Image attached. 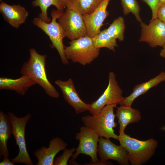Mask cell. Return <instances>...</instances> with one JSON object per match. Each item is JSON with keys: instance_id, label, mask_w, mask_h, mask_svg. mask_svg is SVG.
I'll list each match as a JSON object with an SVG mask.
<instances>
[{"instance_id": "obj_20", "label": "cell", "mask_w": 165, "mask_h": 165, "mask_svg": "<svg viewBox=\"0 0 165 165\" xmlns=\"http://www.w3.org/2000/svg\"><path fill=\"white\" fill-rule=\"evenodd\" d=\"M103 0H65L67 8L74 10L82 15L90 14Z\"/></svg>"}, {"instance_id": "obj_6", "label": "cell", "mask_w": 165, "mask_h": 165, "mask_svg": "<svg viewBox=\"0 0 165 165\" xmlns=\"http://www.w3.org/2000/svg\"><path fill=\"white\" fill-rule=\"evenodd\" d=\"M100 136L94 131L86 127H80V131L76 133L75 138L79 141L75 152L72 160L74 161L80 154L88 156L91 158V165H112L109 162H104L98 160L97 156L98 144Z\"/></svg>"}, {"instance_id": "obj_30", "label": "cell", "mask_w": 165, "mask_h": 165, "mask_svg": "<svg viewBox=\"0 0 165 165\" xmlns=\"http://www.w3.org/2000/svg\"><path fill=\"white\" fill-rule=\"evenodd\" d=\"M160 5L165 4V0H159Z\"/></svg>"}, {"instance_id": "obj_10", "label": "cell", "mask_w": 165, "mask_h": 165, "mask_svg": "<svg viewBox=\"0 0 165 165\" xmlns=\"http://www.w3.org/2000/svg\"><path fill=\"white\" fill-rule=\"evenodd\" d=\"M141 32L139 41L148 43L152 48L163 47L165 43V23L156 18L148 24L140 23Z\"/></svg>"}, {"instance_id": "obj_8", "label": "cell", "mask_w": 165, "mask_h": 165, "mask_svg": "<svg viewBox=\"0 0 165 165\" xmlns=\"http://www.w3.org/2000/svg\"><path fill=\"white\" fill-rule=\"evenodd\" d=\"M107 87L102 94L96 101L89 104L88 111L92 115L99 113L107 105L120 104L124 99L123 91L119 86L114 72L108 74Z\"/></svg>"}, {"instance_id": "obj_11", "label": "cell", "mask_w": 165, "mask_h": 165, "mask_svg": "<svg viewBox=\"0 0 165 165\" xmlns=\"http://www.w3.org/2000/svg\"><path fill=\"white\" fill-rule=\"evenodd\" d=\"M98 153L100 160L106 162L109 160L117 161L121 165H128L129 161L128 152L121 145L113 143L109 138L100 137L98 145Z\"/></svg>"}, {"instance_id": "obj_29", "label": "cell", "mask_w": 165, "mask_h": 165, "mask_svg": "<svg viewBox=\"0 0 165 165\" xmlns=\"http://www.w3.org/2000/svg\"><path fill=\"white\" fill-rule=\"evenodd\" d=\"M163 49L161 50L160 53V55L162 57L165 59V43L163 46Z\"/></svg>"}, {"instance_id": "obj_3", "label": "cell", "mask_w": 165, "mask_h": 165, "mask_svg": "<svg viewBox=\"0 0 165 165\" xmlns=\"http://www.w3.org/2000/svg\"><path fill=\"white\" fill-rule=\"evenodd\" d=\"M116 105H106L99 113L82 117L81 120L85 126L94 131L100 137L118 141L119 136L115 134L114 130L117 125L115 121L116 115L114 113V108Z\"/></svg>"}, {"instance_id": "obj_15", "label": "cell", "mask_w": 165, "mask_h": 165, "mask_svg": "<svg viewBox=\"0 0 165 165\" xmlns=\"http://www.w3.org/2000/svg\"><path fill=\"white\" fill-rule=\"evenodd\" d=\"M0 12L5 20L16 28L25 22L29 15L24 7L19 5H10L3 2L0 4Z\"/></svg>"}, {"instance_id": "obj_12", "label": "cell", "mask_w": 165, "mask_h": 165, "mask_svg": "<svg viewBox=\"0 0 165 165\" xmlns=\"http://www.w3.org/2000/svg\"><path fill=\"white\" fill-rule=\"evenodd\" d=\"M110 0H103L90 14L82 15L87 30V35L92 38L101 31L100 29L108 15L107 8Z\"/></svg>"}, {"instance_id": "obj_1", "label": "cell", "mask_w": 165, "mask_h": 165, "mask_svg": "<svg viewBox=\"0 0 165 165\" xmlns=\"http://www.w3.org/2000/svg\"><path fill=\"white\" fill-rule=\"evenodd\" d=\"M29 52L30 57L22 65L20 71L21 74L28 76L34 80L49 96L58 98L59 94L49 81L46 75V55L39 54L33 48H31Z\"/></svg>"}, {"instance_id": "obj_17", "label": "cell", "mask_w": 165, "mask_h": 165, "mask_svg": "<svg viewBox=\"0 0 165 165\" xmlns=\"http://www.w3.org/2000/svg\"><path fill=\"white\" fill-rule=\"evenodd\" d=\"M163 81H165V72L162 71L148 81L135 86L133 90V92L128 96L124 97L120 104V105L131 106L133 102L137 98Z\"/></svg>"}, {"instance_id": "obj_7", "label": "cell", "mask_w": 165, "mask_h": 165, "mask_svg": "<svg viewBox=\"0 0 165 165\" xmlns=\"http://www.w3.org/2000/svg\"><path fill=\"white\" fill-rule=\"evenodd\" d=\"M9 118L12 127V134L19 152L17 156L11 159L14 163H22L27 165H33V163L27 150L25 139V130L27 123L31 119V115L28 114L24 117H18L13 113L9 112Z\"/></svg>"}, {"instance_id": "obj_19", "label": "cell", "mask_w": 165, "mask_h": 165, "mask_svg": "<svg viewBox=\"0 0 165 165\" xmlns=\"http://www.w3.org/2000/svg\"><path fill=\"white\" fill-rule=\"evenodd\" d=\"M12 134V127L8 115L0 112V156L8 157L7 142Z\"/></svg>"}, {"instance_id": "obj_14", "label": "cell", "mask_w": 165, "mask_h": 165, "mask_svg": "<svg viewBox=\"0 0 165 165\" xmlns=\"http://www.w3.org/2000/svg\"><path fill=\"white\" fill-rule=\"evenodd\" d=\"M67 144L62 139L56 137L51 140L48 148L42 146L34 153L38 159L36 165H53L55 157L61 151L64 150Z\"/></svg>"}, {"instance_id": "obj_32", "label": "cell", "mask_w": 165, "mask_h": 165, "mask_svg": "<svg viewBox=\"0 0 165 165\" xmlns=\"http://www.w3.org/2000/svg\"></svg>"}, {"instance_id": "obj_2", "label": "cell", "mask_w": 165, "mask_h": 165, "mask_svg": "<svg viewBox=\"0 0 165 165\" xmlns=\"http://www.w3.org/2000/svg\"><path fill=\"white\" fill-rule=\"evenodd\" d=\"M119 136L120 145L127 150L129 161L131 165L145 163L154 155L158 146V141L153 138L142 141L125 133Z\"/></svg>"}, {"instance_id": "obj_26", "label": "cell", "mask_w": 165, "mask_h": 165, "mask_svg": "<svg viewBox=\"0 0 165 165\" xmlns=\"http://www.w3.org/2000/svg\"><path fill=\"white\" fill-rule=\"evenodd\" d=\"M147 4L150 8L152 12L151 20L157 18V12L160 5L159 0H142Z\"/></svg>"}, {"instance_id": "obj_24", "label": "cell", "mask_w": 165, "mask_h": 165, "mask_svg": "<svg viewBox=\"0 0 165 165\" xmlns=\"http://www.w3.org/2000/svg\"><path fill=\"white\" fill-rule=\"evenodd\" d=\"M124 15H127L132 13L135 16L137 20L140 23L142 20L140 16V8L136 0H121Z\"/></svg>"}, {"instance_id": "obj_9", "label": "cell", "mask_w": 165, "mask_h": 165, "mask_svg": "<svg viewBox=\"0 0 165 165\" xmlns=\"http://www.w3.org/2000/svg\"><path fill=\"white\" fill-rule=\"evenodd\" d=\"M66 37L71 41L87 35L86 27L82 15L71 9L67 8L58 19Z\"/></svg>"}, {"instance_id": "obj_16", "label": "cell", "mask_w": 165, "mask_h": 165, "mask_svg": "<svg viewBox=\"0 0 165 165\" xmlns=\"http://www.w3.org/2000/svg\"><path fill=\"white\" fill-rule=\"evenodd\" d=\"M37 84L34 80L25 75L19 78L12 79L7 77L0 78V89L15 91L19 94L24 95L29 88Z\"/></svg>"}, {"instance_id": "obj_22", "label": "cell", "mask_w": 165, "mask_h": 165, "mask_svg": "<svg viewBox=\"0 0 165 165\" xmlns=\"http://www.w3.org/2000/svg\"><path fill=\"white\" fill-rule=\"evenodd\" d=\"M92 39L94 46L97 48H106L115 52V47H118L116 39L109 35L106 29L101 31Z\"/></svg>"}, {"instance_id": "obj_25", "label": "cell", "mask_w": 165, "mask_h": 165, "mask_svg": "<svg viewBox=\"0 0 165 165\" xmlns=\"http://www.w3.org/2000/svg\"><path fill=\"white\" fill-rule=\"evenodd\" d=\"M76 149L72 148L70 149L65 148L63 154L58 157H56L54 161V165H67L68 161L71 156L73 155Z\"/></svg>"}, {"instance_id": "obj_13", "label": "cell", "mask_w": 165, "mask_h": 165, "mask_svg": "<svg viewBox=\"0 0 165 165\" xmlns=\"http://www.w3.org/2000/svg\"><path fill=\"white\" fill-rule=\"evenodd\" d=\"M55 83L60 89L65 100L74 108L76 114L88 110L89 104L81 99L71 79L65 81L57 79L55 81Z\"/></svg>"}, {"instance_id": "obj_27", "label": "cell", "mask_w": 165, "mask_h": 165, "mask_svg": "<svg viewBox=\"0 0 165 165\" xmlns=\"http://www.w3.org/2000/svg\"><path fill=\"white\" fill-rule=\"evenodd\" d=\"M157 18L165 23V5L160 4L159 7L157 15Z\"/></svg>"}, {"instance_id": "obj_4", "label": "cell", "mask_w": 165, "mask_h": 165, "mask_svg": "<svg viewBox=\"0 0 165 165\" xmlns=\"http://www.w3.org/2000/svg\"><path fill=\"white\" fill-rule=\"evenodd\" d=\"M65 46L64 53L67 59L83 66L91 63L97 57L100 49L94 46L92 38L87 35L71 41Z\"/></svg>"}, {"instance_id": "obj_28", "label": "cell", "mask_w": 165, "mask_h": 165, "mask_svg": "<svg viewBox=\"0 0 165 165\" xmlns=\"http://www.w3.org/2000/svg\"><path fill=\"white\" fill-rule=\"evenodd\" d=\"M14 163L10 161L8 157H3V160L0 163V165H14Z\"/></svg>"}, {"instance_id": "obj_18", "label": "cell", "mask_w": 165, "mask_h": 165, "mask_svg": "<svg viewBox=\"0 0 165 165\" xmlns=\"http://www.w3.org/2000/svg\"><path fill=\"white\" fill-rule=\"evenodd\" d=\"M116 115L119 125V135L125 133V128L129 124L137 123L141 119L140 111L131 106L120 105L117 108Z\"/></svg>"}, {"instance_id": "obj_21", "label": "cell", "mask_w": 165, "mask_h": 165, "mask_svg": "<svg viewBox=\"0 0 165 165\" xmlns=\"http://www.w3.org/2000/svg\"><path fill=\"white\" fill-rule=\"evenodd\" d=\"M31 3L33 7L40 8L41 12L39 14L38 17L48 23L51 20L47 15V11L49 7L53 6L57 10L61 11L66 7L65 0H35Z\"/></svg>"}, {"instance_id": "obj_5", "label": "cell", "mask_w": 165, "mask_h": 165, "mask_svg": "<svg viewBox=\"0 0 165 165\" xmlns=\"http://www.w3.org/2000/svg\"><path fill=\"white\" fill-rule=\"evenodd\" d=\"M63 11L58 10H53L51 12L52 19L50 23H46L40 18L36 17L33 19V24L40 29L49 37L51 42L52 46L58 51L62 63L68 64V60L66 58L65 53L63 39L66 37L64 31L57 20L62 14Z\"/></svg>"}, {"instance_id": "obj_31", "label": "cell", "mask_w": 165, "mask_h": 165, "mask_svg": "<svg viewBox=\"0 0 165 165\" xmlns=\"http://www.w3.org/2000/svg\"><path fill=\"white\" fill-rule=\"evenodd\" d=\"M0 1H2V0H0Z\"/></svg>"}, {"instance_id": "obj_23", "label": "cell", "mask_w": 165, "mask_h": 165, "mask_svg": "<svg viewBox=\"0 0 165 165\" xmlns=\"http://www.w3.org/2000/svg\"><path fill=\"white\" fill-rule=\"evenodd\" d=\"M125 28L124 18L123 17L120 16L115 19L106 30L112 37L122 41L124 40Z\"/></svg>"}]
</instances>
